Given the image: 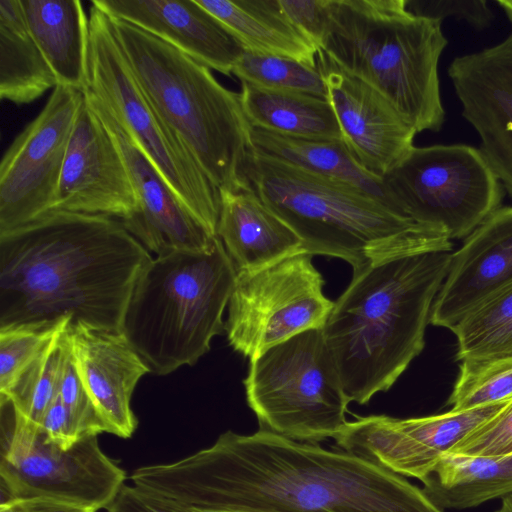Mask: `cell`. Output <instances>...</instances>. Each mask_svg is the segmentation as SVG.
Segmentation results:
<instances>
[{
  "mask_svg": "<svg viewBox=\"0 0 512 512\" xmlns=\"http://www.w3.org/2000/svg\"><path fill=\"white\" fill-rule=\"evenodd\" d=\"M130 480L197 511L443 512L373 462L262 429L226 431L182 459L135 469Z\"/></svg>",
  "mask_w": 512,
  "mask_h": 512,
  "instance_id": "6da1fadb",
  "label": "cell"
},
{
  "mask_svg": "<svg viewBox=\"0 0 512 512\" xmlns=\"http://www.w3.org/2000/svg\"><path fill=\"white\" fill-rule=\"evenodd\" d=\"M120 219L50 211L0 234V330L72 324L122 332L152 261Z\"/></svg>",
  "mask_w": 512,
  "mask_h": 512,
  "instance_id": "7a4b0ae2",
  "label": "cell"
},
{
  "mask_svg": "<svg viewBox=\"0 0 512 512\" xmlns=\"http://www.w3.org/2000/svg\"><path fill=\"white\" fill-rule=\"evenodd\" d=\"M451 255L406 254L353 270L322 328L350 402L389 390L422 352Z\"/></svg>",
  "mask_w": 512,
  "mask_h": 512,
  "instance_id": "3957f363",
  "label": "cell"
},
{
  "mask_svg": "<svg viewBox=\"0 0 512 512\" xmlns=\"http://www.w3.org/2000/svg\"><path fill=\"white\" fill-rule=\"evenodd\" d=\"M243 175L247 187L301 238L306 252L341 258L353 270L400 255L452 251L442 229L405 218L351 185L254 149Z\"/></svg>",
  "mask_w": 512,
  "mask_h": 512,
  "instance_id": "277c9868",
  "label": "cell"
},
{
  "mask_svg": "<svg viewBox=\"0 0 512 512\" xmlns=\"http://www.w3.org/2000/svg\"><path fill=\"white\" fill-rule=\"evenodd\" d=\"M441 24L409 11L407 0H328L319 51L380 92L417 133L438 132Z\"/></svg>",
  "mask_w": 512,
  "mask_h": 512,
  "instance_id": "5b68a950",
  "label": "cell"
},
{
  "mask_svg": "<svg viewBox=\"0 0 512 512\" xmlns=\"http://www.w3.org/2000/svg\"><path fill=\"white\" fill-rule=\"evenodd\" d=\"M110 20L144 95L211 182L220 192L245 188L253 145L240 93L171 44L121 19Z\"/></svg>",
  "mask_w": 512,
  "mask_h": 512,
  "instance_id": "8992f818",
  "label": "cell"
},
{
  "mask_svg": "<svg viewBox=\"0 0 512 512\" xmlns=\"http://www.w3.org/2000/svg\"><path fill=\"white\" fill-rule=\"evenodd\" d=\"M237 270L216 236L200 251L156 256L141 274L122 332L151 373L194 365L225 330Z\"/></svg>",
  "mask_w": 512,
  "mask_h": 512,
  "instance_id": "52a82bcc",
  "label": "cell"
},
{
  "mask_svg": "<svg viewBox=\"0 0 512 512\" xmlns=\"http://www.w3.org/2000/svg\"><path fill=\"white\" fill-rule=\"evenodd\" d=\"M89 24L84 92L116 119L185 207L217 236L220 191L144 95L115 37L110 17L91 4Z\"/></svg>",
  "mask_w": 512,
  "mask_h": 512,
  "instance_id": "ba28073f",
  "label": "cell"
},
{
  "mask_svg": "<svg viewBox=\"0 0 512 512\" xmlns=\"http://www.w3.org/2000/svg\"><path fill=\"white\" fill-rule=\"evenodd\" d=\"M248 406L260 429L299 442L336 438L350 403L322 329L299 333L249 359Z\"/></svg>",
  "mask_w": 512,
  "mask_h": 512,
  "instance_id": "9c48e42d",
  "label": "cell"
},
{
  "mask_svg": "<svg viewBox=\"0 0 512 512\" xmlns=\"http://www.w3.org/2000/svg\"><path fill=\"white\" fill-rule=\"evenodd\" d=\"M0 408V503L45 497L96 512L109 507L125 484L126 473L102 450L98 435L63 449L1 394Z\"/></svg>",
  "mask_w": 512,
  "mask_h": 512,
  "instance_id": "30bf717a",
  "label": "cell"
},
{
  "mask_svg": "<svg viewBox=\"0 0 512 512\" xmlns=\"http://www.w3.org/2000/svg\"><path fill=\"white\" fill-rule=\"evenodd\" d=\"M382 180L398 214L451 240L468 237L505 194L481 150L466 144L414 146Z\"/></svg>",
  "mask_w": 512,
  "mask_h": 512,
  "instance_id": "8fae6325",
  "label": "cell"
},
{
  "mask_svg": "<svg viewBox=\"0 0 512 512\" xmlns=\"http://www.w3.org/2000/svg\"><path fill=\"white\" fill-rule=\"evenodd\" d=\"M303 251L268 266L237 272L225 331L230 346L252 359L270 347L311 329H322L334 301Z\"/></svg>",
  "mask_w": 512,
  "mask_h": 512,
  "instance_id": "7c38bea8",
  "label": "cell"
},
{
  "mask_svg": "<svg viewBox=\"0 0 512 512\" xmlns=\"http://www.w3.org/2000/svg\"><path fill=\"white\" fill-rule=\"evenodd\" d=\"M84 92L57 85L0 163V234L52 210Z\"/></svg>",
  "mask_w": 512,
  "mask_h": 512,
  "instance_id": "4fadbf2b",
  "label": "cell"
},
{
  "mask_svg": "<svg viewBox=\"0 0 512 512\" xmlns=\"http://www.w3.org/2000/svg\"><path fill=\"white\" fill-rule=\"evenodd\" d=\"M507 403L451 409L419 418L358 417L347 423L335 441L346 452L400 476L422 481L445 453L494 417Z\"/></svg>",
  "mask_w": 512,
  "mask_h": 512,
  "instance_id": "5bb4252c",
  "label": "cell"
},
{
  "mask_svg": "<svg viewBox=\"0 0 512 512\" xmlns=\"http://www.w3.org/2000/svg\"><path fill=\"white\" fill-rule=\"evenodd\" d=\"M137 209L136 192L112 136L84 99L76 118L51 211L120 220Z\"/></svg>",
  "mask_w": 512,
  "mask_h": 512,
  "instance_id": "9a60e30c",
  "label": "cell"
},
{
  "mask_svg": "<svg viewBox=\"0 0 512 512\" xmlns=\"http://www.w3.org/2000/svg\"><path fill=\"white\" fill-rule=\"evenodd\" d=\"M447 73L479 149L512 198V31L496 45L455 57Z\"/></svg>",
  "mask_w": 512,
  "mask_h": 512,
  "instance_id": "2e32d148",
  "label": "cell"
},
{
  "mask_svg": "<svg viewBox=\"0 0 512 512\" xmlns=\"http://www.w3.org/2000/svg\"><path fill=\"white\" fill-rule=\"evenodd\" d=\"M317 66L345 145L367 172L382 179L409 154L417 132L380 92L319 50Z\"/></svg>",
  "mask_w": 512,
  "mask_h": 512,
  "instance_id": "e0dca14e",
  "label": "cell"
},
{
  "mask_svg": "<svg viewBox=\"0 0 512 512\" xmlns=\"http://www.w3.org/2000/svg\"><path fill=\"white\" fill-rule=\"evenodd\" d=\"M84 96L122 154L136 192V211L121 220L126 230L157 256L208 248L216 236L185 207L116 119L91 95Z\"/></svg>",
  "mask_w": 512,
  "mask_h": 512,
  "instance_id": "ac0fdd59",
  "label": "cell"
},
{
  "mask_svg": "<svg viewBox=\"0 0 512 512\" xmlns=\"http://www.w3.org/2000/svg\"><path fill=\"white\" fill-rule=\"evenodd\" d=\"M512 283V206L493 212L451 255L430 323L452 330L466 315Z\"/></svg>",
  "mask_w": 512,
  "mask_h": 512,
  "instance_id": "d6986e66",
  "label": "cell"
},
{
  "mask_svg": "<svg viewBox=\"0 0 512 512\" xmlns=\"http://www.w3.org/2000/svg\"><path fill=\"white\" fill-rule=\"evenodd\" d=\"M68 335L77 372L107 432L130 438L138 424L131 397L149 368L123 332L70 322Z\"/></svg>",
  "mask_w": 512,
  "mask_h": 512,
  "instance_id": "ffe728a7",
  "label": "cell"
},
{
  "mask_svg": "<svg viewBox=\"0 0 512 512\" xmlns=\"http://www.w3.org/2000/svg\"><path fill=\"white\" fill-rule=\"evenodd\" d=\"M107 15L131 23L224 75L245 51L197 0H93Z\"/></svg>",
  "mask_w": 512,
  "mask_h": 512,
  "instance_id": "44dd1931",
  "label": "cell"
},
{
  "mask_svg": "<svg viewBox=\"0 0 512 512\" xmlns=\"http://www.w3.org/2000/svg\"><path fill=\"white\" fill-rule=\"evenodd\" d=\"M220 201L216 235L237 272L305 251L301 238L251 188L221 191Z\"/></svg>",
  "mask_w": 512,
  "mask_h": 512,
  "instance_id": "7402d4cb",
  "label": "cell"
},
{
  "mask_svg": "<svg viewBox=\"0 0 512 512\" xmlns=\"http://www.w3.org/2000/svg\"><path fill=\"white\" fill-rule=\"evenodd\" d=\"M28 28L57 85L85 91L90 24L79 0H20Z\"/></svg>",
  "mask_w": 512,
  "mask_h": 512,
  "instance_id": "603a6c76",
  "label": "cell"
},
{
  "mask_svg": "<svg viewBox=\"0 0 512 512\" xmlns=\"http://www.w3.org/2000/svg\"><path fill=\"white\" fill-rule=\"evenodd\" d=\"M245 50L317 67L318 49L284 14L279 0H197Z\"/></svg>",
  "mask_w": 512,
  "mask_h": 512,
  "instance_id": "cb8c5ba5",
  "label": "cell"
},
{
  "mask_svg": "<svg viewBox=\"0 0 512 512\" xmlns=\"http://www.w3.org/2000/svg\"><path fill=\"white\" fill-rule=\"evenodd\" d=\"M423 492L441 510L466 509L512 494V454L445 453L422 481Z\"/></svg>",
  "mask_w": 512,
  "mask_h": 512,
  "instance_id": "d4e9b609",
  "label": "cell"
},
{
  "mask_svg": "<svg viewBox=\"0 0 512 512\" xmlns=\"http://www.w3.org/2000/svg\"><path fill=\"white\" fill-rule=\"evenodd\" d=\"M251 140L253 149L263 155L351 185L395 211L383 180L367 172L343 140L295 138L252 127Z\"/></svg>",
  "mask_w": 512,
  "mask_h": 512,
  "instance_id": "484cf974",
  "label": "cell"
},
{
  "mask_svg": "<svg viewBox=\"0 0 512 512\" xmlns=\"http://www.w3.org/2000/svg\"><path fill=\"white\" fill-rule=\"evenodd\" d=\"M241 102L252 128L305 139L343 140L328 99L242 82Z\"/></svg>",
  "mask_w": 512,
  "mask_h": 512,
  "instance_id": "4316f807",
  "label": "cell"
},
{
  "mask_svg": "<svg viewBox=\"0 0 512 512\" xmlns=\"http://www.w3.org/2000/svg\"><path fill=\"white\" fill-rule=\"evenodd\" d=\"M57 80L36 44L20 0H0V97L15 104H28Z\"/></svg>",
  "mask_w": 512,
  "mask_h": 512,
  "instance_id": "83f0119b",
  "label": "cell"
},
{
  "mask_svg": "<svg viewBox=\"0 0 512 512\" xmlns=\"http://www.w3.org/2000/svg\"><path fill=\"white\" fill-rule=\"evenodd\" d=\"M457 360L512 356V283L466 315L452 330Z\"/></svg>",
  "mask_w": 512,
  "mask_h": 512,
  "instance_id": "f1b7e54d",
  "label": "cell"
},
{
  "mask_svg": "<svg viewBox=\"0 0 512 512\" xmlns=\"http://www.w3.org/2000/svg\"><path fill=\"white\" fill-rule=\"evenodd\" d=\"M68 325L23 371L11 389L1 394L10 399L22 416L36 425L40 424L59 393L61 377L71 351Z\"/></svg>",
  "mask_w": 512,
  "mask_h": 512,
  "instance_id": "f546056e",
  "label": "cell"
},
{
  "mask_svg": "<svg viewBox=\"0 0 512 512\" xmlns=\"http://www.w3.org/2000/svg\"><path fill=\"white\" fill-rule=\"evenodd\" d=\"M232 74L241 83L273 91L294 92L328 99V89L318 66L289 57L245 50Z\"/></svg>",
  "mask_w": 512,
  "mask_h": 512,
  "instance_id": "4dcf8cb0",
  "label": "cell"
},
{
  "mask_svg": "<svg viewBox=\"0 0 512 512\" xmlns=\"http://www.w3.org/2000/svg\"><path fill=\"white\" fill-rule=\"evenodd\" d=\"M459 374L448 400L452 410L512 399V356L460 361Z\"/></svg>",
  "mask_w": 512,
  "mask_h": 512,
  "instance_id": "1f68e13d",
  "label": "cell"
},
{
  "mask_svg": "<svg viewBox=\"0 0 512 512\" xmlns=\"http://www.w3.org/2000/svg\"><path fill=\"white\" fill-rule=\"evenodd\" d=\"M70 322V318H65L53 325L0 330V394L11 389L23 371Z\"/></svg>",
  "mask_w": 512,
  "mask_h": 512,
  "instance_id": "d6a6232c",
  "label": "cell"
},
{
  "mask_svg": "<svg viewBox=\"0 0 512 512\" xmlns=\"http://www.w3.org/2000/svg\"><path fill=\"white\" fill-rule=\"evenodd\" d=\"M450 453L483 456L512 454V399L494 417L463 438Z\"/></svg>",
  "mask_w": 512,
  "mask_h": 512,
  "instance_id": "836d02e7",
  "label": "cell"
},
{
  "mask_svg": "<svg viewBox=\"0 0 512 512\" xmlns=\"http://www.w3.org/2000/svg\"><path fill=\"white\" fill-rule=\"evenodd\" d=\"M58 395L84 436L108 433L81 381L71 351L63 370Z\"/></svg>",
  "mask_w": 512,
  "mask_h": 512,
  "instance_id": "e575fe53",
  "label": "cell"
},
{
  "mask_svg": "<svg viewBox=\"0 0 512 512\" xmlns=\"http://www.w3.org/2000/svg\"><path fill=\"white\" fill-rule=\"evenodd\" d=\"M407 8L416 15L441 21L448 17L465 20L477 30L487 28L494 19L486 0H407Z\"/></svg>",
  "mask_w": 512,
  "mask_h": 512,
  "instance_id": "d590c367",
  "label": "cell"
},
{
  "mask_svg": "<svg viewBox=\"0 0 512 512\" xmlns=\"http://www.w3.org/2000/svg\"><path fill=\"white\" fill-rule=\"evenodd\" d=\"M290 22L319 50L327 21L328 0H279Z\"/></svg>",
  "mask_w": 512,
  "mask_h": 512,
  "instance_id": "8d00e7d4",
  "label": "cell"
},
{
  "mask_svg": "<svg viewBox=\"0 0 512 512\" xmlns=\"http://www.w3.org/2000/svg\"><path fill=\"white\" fill-rule=\"evenodd\" d=\"M106 512H199L135 485L124 484Z\"/></svg>",
  "mask_w": 512,
  "mask_h": 512,
  "instance_id": "74e56055",
  "label": "cell"
},
{
  "mask_svg": "<svg viewBox=\"0 0 512 512\" xmlns=\"http://www.w3.org/2000/svg\"><path fill=\"white\" fill-rule=\"evenodd\" d=\"M39 427L48 440L63 449L71 448L86 437L82 434L59 395L46 410Z\"/></svg>",
  "mask_w": 512,
  "mask_h": 512,
  "instance_id": "f35d334b",
  "label": "cell"
},
{
  "mask_svg": "<svg viewBox=\"0 0 512 512\" xmlns=\"http://www.w3.org/2000/svg\"><path fill=\"white\" fill-rule=\"evenodd\" d=\"M0 512H96L77 504L45 497L18 498L0 503Z\"/></svg>",
  "mask_w": 512,
  "mask_h": 512,
  "instance_id": "ab89813d",
  "label": "cell"
},
{
  "mask_svg": "<svg viewBox=\"0 0 512 512\" xmlns=\"http://www.w3.org/2000/svg\"><path fill=\"white\" fill-rule=\"evenodd\" d=\"M496 4L502 8L508 20L512 23V0H497Z\"/></svg>",
  "mask_w": 512,
  "mask_h": 512,
  "instance_id": "60d3db41",
  "label": "cell"
},
{
  "mask_svg": "<svg viewBox=\"0 0 512 512\" xmlns=\"http://www.w3.org/2000/svg\"><path fill=\"white\" fill-rule=\"evenodd\" d=\"M497 512H512V494L502 498V504Z\"/></svg>",
  "mask_w": 512,
  "mask_h": 512,
  "instance_id": "b9f144b4",
  "label": "cell"
},
{
  "mask_svg": "<svg viewBox=\"0 0 512 512\" xmlns=\"http://www.w3.org/2000/svg\"><path fill=\"white\" fill-rule=\"evenodd\" d=\"M199 512H252V511H199Z\"/></svg>",
  "mask_w": 512,
  "mask_h": 512,
  "instance_id": "7bdbcfd3",
  "label": "cell"
}]
</instances>
